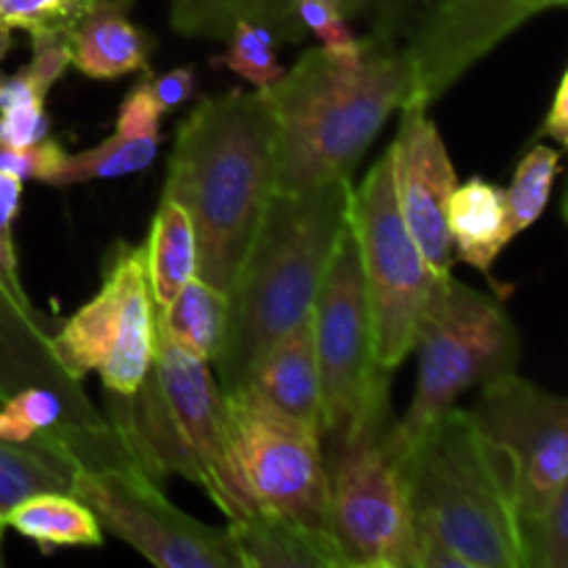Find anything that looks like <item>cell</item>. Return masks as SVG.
Returning <instances> with one entry per match:
<instances>
[{
    "instance_id": "obj_19",
    "label": "cell",
    "mask_w": 568,
    "mask_h": 568,
    "mask_svg": "<svg viewBox=\"0 0 568 568\" xmlns=\"http://www.w3.org/2000/svg\"><path fill=\"white\" fill-rule=\"evenodd\" d=\"M28 386L81 392L53 353V331L37 305H26L0 281V403Z\"/></svg>"
},
{
    "instance_id": "obj_22",
    "label": "cell",
    "mask_w": 568,
    "mask_h": 568,
    "mask_svg": "<svg viewBox=\"0 0 568 568\" xmlns=\"http://www.w3.org/2000/svg\"><path fill=\"white\" fill-rule=\"evenodd\" d=\"M67 425L28 444H9L0 438V519L6 521V516L33 494H72L78 458L67 444Z\"/></svg>"
},
{
    "instance_id": "obj_8",
    "label": "cell",
    "mask_w": 568,
    "mask_h": 568,
    "mask_svg": "<svg viewBox=\"0 0 568 568\" xmlns=\"http://www.w3.org/2000/svg\"><path fill=\"white\" fill-rule=\"evenodd\" d=\"M322 386V444L338 447L388 414L392 375L377 369L372 314L353 227H344L311 308ZM327 453V449H325Z\"/></svg>"
},
{
    "instance_id": "obj_41",
    "label": "cell",
    "mask_w": 568,
    "mask_h": 568,
    "mask_svg": "<svg viewBox=\"0 0 568 568\" xmlns=\"http://www.w3.org/2000/svg\"><path fill=\"white\" fill-rule=\"evenodd\" d=\"M3 530H6V521L0 519V541H3Z\"/></svg>"
},
{
    "instance_id": "obj_9",
    "label": "cell",
    "mask_w": 568,
    "mask_h": 568,
    "mask_svg": "<svg viewBox=\"0 0 568 568\" xmlns=\"http://www.w3.org/2000/svg\"><path fill=\"white\" fill-rule=\"evenodd\" d=\"M388 414L327 449V525L342 568H414L416 521L399 460L386 447Z\"/></svg>"
},
{
    "instance_id": "obj_11",
    "label": "cell",
    "mask_w": 568,
    "mask_h": 568,
    "mask_svg": "<svg viewBox=\"0 0 568 568\" xmlns=\"http://www.w3.org/2000/svg\"><path fill=\"white\" fill-rule=\"evenodd\" d=\"M53 353L67 375L83 381L98 372L116 397L142 386L155 358V305L142 247H111L98 294L53 331Z\"/></svg>"
},
{
    "instance_id": "obj_6",
    "label": "cell",
    "mask_w": 568,
    "mask_h": 568,
    "mask_svg": "<svg viewBox=\"0 0 568 568\" xmlns=\"http://www.w3.org/2000/svg\"><path fill=\"white\" fill-rule=\"evenodd\" d=\"M419 377L408 414L386 427V447L403 464L416 442L469 388L516 372L521 338L499 297L438 275L416 325Z\"/></svg>"
},
{
    "instance_id": "obj_38",
    "label": "cell",
    "mask_w": 568,
    "mask_h": 568,
    "mask_svg": "<svg viewBox=\"0 0 568 568\" xmlns=\"http://www.w3.org/2000/svg\"><path fill=\"white\" fill-rule=\"evenodd\" d=\"M414 3L419 0H336L338 9L344 11V17H377V28H388L394 31V26L399 22V17L408 9H414Z\"/></svg>"
},
{
    "instance_id": "obj_14",
    "label": "cell",
    "mask_w": 568,
    "mask_h": 568,
    "mask_svg": "<svg viewBox=\"0 0 568 568\" xmlns=\"http://www.w3.org/2000/svg\"><path fill=\"white\" fill-rule=\"evenodd\" d=\"M568 0H436L405 48L408 98L433 105L530 17Z\"/></svg>"
},
{
    "instance_id": "obj_25",
    "label": "cell",
    "mask_w": 568,
    "mask_h": 568,
    "mask_svg": "<svg viewBox=\"0 0 568 568\" xmlns=\"http://www.w3.org/2000/svg\"><path fill=\"white\" fill-rule=\"evenodd\" d=\"M242 20L272 28L281 42H297L305 33L294 17V0H170V22L181 37L225 42Z\"/></svg>"
},
{
    "instance_id": "obj_12",
    "label": "cell",
    "mask_w": 568,
    "mask_h": 568,
    "mask_svg": "<svg viewBox=\"0 0 568 568\" xmlns=\"http://www.w3.org/2000/svg\"><path fill=\"white\" fill-rule=\"evenodd\" d=\"M72 494L116 538L161 568H239L227 530L192 519L133 460L81 466Z\"/></svg>"
},
{
    "instance_id": "obj_40",
    "label": "cell",
    "mask_w": 568,
    "mask_h": 568,
    "mask_svg": "<svg viewBox=\"0 0 568 568\" xmlns=\"http://www.w3.org/2000/svg\"><path fill=\"white\" fill-rule=\"evenodd\" d=\"M9 50H11V28L3 26V20H0V61L6 59Z\"/></svg>"
},
{
    "instance_id": "obj_33",
    "label": "cell",
    "mask_w": 568,
    "mask_h": 568,
    "mask_svg": "<svg viewBox=\"0 0 568 568\" xmlns=\"http://www.w3.org/2000/svg\"><path fill=\"white\" fill-rule=\"evenodd\" d=\"M67 150L59 139L48 136L31 148H0V170L26 181L50 183L64 161Z\"/></svg>"
},
{
    "instance_id": "obj_7",
    "label": "cell",
    "mask_w": 568,
    "mask_h": 568,
    "mask_svg": "<svg viewBox=\"0 0 568 568\" xmlns=\"http://www.w3.org/2000/svg\"><path fill=\"white\" fill-rule=\"evenodd\" d=\"M349 227L358 244L361 275L372 314L377 369L394 375L414 353L416 325L436 283L419 244L410 236L394 192L392 148L369 166L349 197Z\"/></svg>"
},
{
    "instance_id": "obj_5",
    "label": "cell",
    "mask_w": 568,
    "mask_h": 568,
    "mask_svg": "<svg viewBox=\"0 0 568 568\" xmlns=\"http://www.w3.org/2000/svg\"><path fill=\"white\" fill-rule=\"evenodd\" d=\"M399 466L416 527L466 568H521L510 469L469 410L449 408Z\"/></svg>"
},
{
    "instance_id": "obj_2",
    "label": "cell",
    "mask_w": 568,
    "mask_h": 568,
    "mask_svg": "<svg viewBox=\"0 0 568 568\" xmlns=\"http://www.w3.org/2000/svg\"><path fill=\"white\" fill-rule=\"evenodd\" d=\"M410 89L405 48L377 28L355 61L305 50L266 89L275 111V189L303 192L355 166Z\"/></svg>"
},
{
    "instance_id": "obj_26",
    "label": "cell",
    "mask_w": 568,
    "mask_h": 568,
    "mask_svg": "<svg viewBox=\"0 0 568 568\" xmlns=\"http://www.w3.org/2000/svg\"><path fill=\"white\" fill-rule=\"evenodd\" d=\"M6 527L31 538L44 552L70 547H100L103 525L87 503L67 491H44L22 499L9 516Z\"/></svg>"
},
{
    "instance_id": "obj_31",
    "label": "cell",
    "mask_w": 568,
    "mask_h": 568,
    "mask_svg": "<svg viewBox=\"0 0 568 568\" xmlns=\"http://www.w3.org/2000/svg\"><path fill=\"white\" fill-rule=\"evenodd\" d=\"M294 17L303 31L320 39V48L325 53L342 61H355L361 55L364 39L355 37L336 0H294Z\"/></svg>"
},
{
    "instance_id": "obj_34",
    "label": "cell",
    "mask_w": 568,
    "mask_h": 568,
    "mask_svg": "<svg viewBox=\"0 0 568 568\" xmlns=\"http://www.w3.org/2000/svg\"><path fill=\"white\" fill-rule=\"evenodd\" d=\"M75 11V0H0V20L11 31H39V28H55L70 22Z\"/></svg>"
},
{
    "instance_id": "obj_20",
    "label": "cell",
    "mask_w": 568,
    "mask_h": 568,
    "mask_svg": "<svg viewBox=\"0 0 568 568\" xmlns=\"http://www.w3.org/2000/svg\"><path fill=\"white\" fill-rule=\"evenodd\" d=\"M225 530L239 568H342L331 536L288 516L255 508L227 519Z\"/></svg>"
},
{
    "instance_id": "obj_28",
    "label": "cell",
    "mask_w": 568,
    "mask_h": 568,
    "mask_svg": "<svg viewBox=\"0 0 568 568\" xmlns=\"http://www.w3.org/2000/svg\"><path fill=\"white\" fill-rule=\"evenodd\" d=\"M560 172V148L532 144L514 170V181L505 189V216L508 236L514 242L519 233L536 225L552 197L555 178Z\"/></svg>"
},
{
    "instance_id": "obj_16",
    "label": "cell",
    "mask_w": 568,
    "mask_h": 568,
    "mask_svg": "<svg viewBox=\"0 0 568 568\" xmlns=\"http://www.w3.org/2000/svg\"><path fill=\"white\" fill-rule=\"evenodd\" d=\"M133 0H75L67 39L72 67L92 81L150 72V39L131 20Z\"/></svg>"
},
{
    "instance_id": "obj_29",
    "label": "cell",
    "mask_w": 568,
    "mask_h": 568,
    "mask_svg": "<svg viewBox=\"0 0 568 568\" xmlns=\"http://www.w3.org/2000/svg\"><path fill=\"white\" fill-rule=\"evenodd\" d=\"M277 33L261 22H236L225 39V50L214 59V64L225 67L242 81L253 83L255 89H270L283 75L277 61Z\"/></svg>"
},
{
    "instance_id": "obj_27",
    "label": "cell",
    "mask_w": 568,
    "mask_h": 568,
    "mask_svg": "<svg viewBox=\"0 0 568 568\" xmlns=\"http://www.w3.org/2000/svg\"><path fill=\"white\" fill-rule=\"evenodd\" d=\"M105 414L94 408L87 392H67L59 386H28L0 403V438L9 444H28L59 430L67 422L100 425Z\"/></svg>"
},
{
    "instance_id": "obj_21",
    "label": "cell",
    "mask_w": 568,
    "mask_h": 568,
    "mask_svg": "<svg viewBox=\"0 0 568 568\" xmlns=\"http://www.w3.org/2000/svg\"><path fill=\"white\" fill-rule=\"evenodd\" d=\"M447 231L455 258L491 277L494 261L510 244L505 189L480 175L458 183L447 205Z\"/></svg>"
},
{
    "instance_id": "obj_1",
    "label": "cell",
    "mask_w": 568,
    "mask_h": 568,
    "mask_svg": "<svg viewBox=\"0 0 568 568\" xmlns=\"http://www.w3.org/2000/svg\"><path fill=\"white\" fill-rule=\"evenodd\" d=\"M275 192V111L266 89L205 98L178 128L166 197L197 236V277L231 292L253 233Z\"/></svg>"
},
{
    "instance_id": "obj_23",
    "label": "cell",
    "mask_w": 568,
    "mask_h": 568,
    "mask_svg": "<svg viewBox=\"0 0 568 568\" xmlns=\"http://www.w3.org/2000/svg\"><path fill=\"white\" fill-rule=\"evenodd\" d=\"M144 272L155 311L164 308L192 277H197V236L178 200L161 194L150 222L148 242L142 244Z\"/></svg>"
},
{
    "instance_id": "obj_36",
    "label": "cell",
    "mask_w": 568,
    "mask_h": 568,
    "mask_svg": "<svg viewBox=\"0 0 568 568\" xmlns=\"http://www.w3.org/2000/svg\"><path fill=\"white\" fill-rule=\"evenodd\" d=\"M142 87L148 89L161 114H170L192 98L194 89H197V75H194V67H175V70L161 72V75L144 72Z\"/></svg>"
},
{
    "instance_id": "obj_10",
    "label": "cell",
    "mask_w": 568,
    "mask_h": 568,
    "mask_svg": "<svg viewBox=\"0 0 568 568\" xmlns=\"http://www.w3.org/2000/svg\"><path fill=\"white\" fill-rule=\"evenodd\" d=\"M225 414L233 477L250 508L331 536V469L320 427L281 414L250 388L225 394Z\"/></svg>"
},
{
    "instance_id": "obj_39",
    "label": "cell",
    "mask_w": 568,
    "mask_h": 568,
    "mask_svg": "<svg viewBox=\"0 0 568 568\" xmlns=\"http://www.w3.org/2000/svg\"><path fill=\"white\" fill-rule=\"evenodd\" d=\"M538 136L552 139L558 148H566L568 144V72L560 75L558 87H555L552 103H549V111L544 116Z\"/></svg>"
},
{
    "instance_id": "obj_37",
    "label": "cell",
    "mask_w": 568,
    "mask_h": 568,
    "mask_svg": "<svg viewBox=\"0 0 568 568\" xmlns=\"http://www.w3.org/2000/svg\"><path fill=\"white\" fill-rule=\"evenodd\" d=\"M50 89L28 70V64L22 70L0 72V111H17V109H31V105H44Z\"/></svg>"
},
{
    "instance_id": "obj_13",
    "label": "cell",
    "mask_w": 568,
    "mask_h": 568,
    "mask_svg": "<svg viewBox=\"0 0 568 568\" xmlns=\"http://www.w3.org/2000/svg\"><path fill=\"white\" fill-rule=\"evenodd\" d=\"M469 410L477 430L510 469L516 519L547 508L568 488V403L508 372L480 386Z\"/></svg>"
},
{
    "instance_id": "obj_32",
    "label": "cell",
    "mask_w": 568,
    "mask_h": 568,
    "mask_svg": "<svg viewBox=\"0 0 568 568\" xmlns=\"http://www.w3.org/2000/svg\"><path fill=\"white\" fill-rule=\"evenodd\" d=\"M22 203V181L0 170V281L14 294L20 303L33 305L20 281V266H17L14 250V220L20 214Z\"/></svg>"
},
{
    "instance_id": "obj_17",
    "label": "cell",
    "mask_w": 568,
    "mask_h": 568,
    "mask_svg": "<svg viewBox=\"0 0 568 568\" xmlns=\"http://www.w3.org/2000/svg\"><path fill=\"white\" fill-rule=\"evenodd\" d=\"M161 111L142 87L133 83L116 111L114 133L94 148L67 153L50 186H72L87 181H111L148 170L159 155Z\"/></svg>"
},
{
    "instance_id": "obj_24",
    "label": "cell",
    "mask_w": 568,
    "mask_h": 568,
    "mask_svg": "<svg viewBox=\"0 0 568 568\" xmlns=\"http://www.w3.org/2000/svg\"><path fill=\"white\" fill-rule=\"evenodd\" d=\"M227 325V294L192 277L164 308L155 311V336L172 347L214 364Z\"/></svg>"
},
{
    "instance_id": "obj_30",
    "label": "cell",
    "mask_w": 568,
    "mask_h": 568,
    "mask_svg": "<svg viewBox=\"0 0 568 568\" xmlns=\"http://www.w3.org/2000/svg\"><path fill=\"white\" fill-rule=\"evenodd\" d=\"M521 568H568V488L544 510L519 519Z\"/></svg>"
},
{
    "instance_id": "obj_18",
    "label": "cell",
    "mask_w": 568,
    "mask_h": 568,
    "mask_svg": "<svg viewBox=\"0 0 568 568\" xmlns=\"http://www.w3.org/2000/svg\"><path fill=\"white\" fill-rule=\"evenodd\" d=\"M242 388L258 394L281 414L322 430V386L316 361L314 320L303 316L297 325L275 338L255 364Z\"/></svg>"
},
{
    "instance_id": "obj_35",
    "label": "cell",
    "mask_w": 568,
    "mask_h": 568,
    "mask_svg": "<svg viewBox=\"0 0 568 568\" xmlns=\"http://www.w3.org/2000/svg\"><path fill=\"white\" fill-rule=\"evenodd\" d=\"M50 136V116L44 105L0 111V148H31Z\"/></svg>"
},
{
    "instance_id": "obj_3",
    "label": "cell",
    "mask_w": 568,
    "mask_h": 568,
    "mask_svg": "<svg viewBox=\"0 0 568 568\" xmlns=\"http://www.w3.org/2000/svg\"><path fill=\"white\" fill-rule=\"evenodd\" d=\"M349 178L272 192L227 292L225 338L214 361L222 394L239 392L264 349L311 314L349 222Z\"/></svg>"
},
{
    "instance_id": "obj_4",
    "label": "cell",
    "mask_w": 568,
    "mask_h": 568,
    "mask_svg": "<svg viewBox=\"0 0 568 568\" xmlns=\"http://www.w3.org/2000/svg\"><path fill=\"white\" fill-rule=\"evenodd\" d=\"M109 410L105 419L133 464L153 480L181 475L203 488L227 519L255 510L233 477L225 394L205 361L155 336L150 375L128 397L109 394Z\"/></svg>"
},
{
    "instance_id": "obj_15",
    "label": "cell",
    "mask_w": 568,
    "mask_h": 568,
    "mask_svg": "<svg viewBox=\"0 0 568 568\" xmlns=\"http://www.w3.org/2000/svg\"><path fill=\"white\" fill-rule=\"evenodd\" d=\"M399 128L392 142L394 192L399 214L436 275L453 272L455 255L447 231V205L458 186L449 150L433 122L430 105L416 98L399 103Z\"/></svg>"
}]
</instances>
